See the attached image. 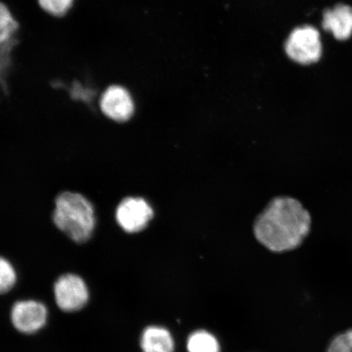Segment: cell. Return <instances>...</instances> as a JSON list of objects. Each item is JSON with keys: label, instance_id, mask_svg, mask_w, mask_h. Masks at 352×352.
<instances>
[{"label": "cell", "instance_id": "obj_11", "mask_svg": "<svg viewBox=\"0 0 352 352\" xmlns=\"http://www.w3.org/2000/svg\"><path fill=\"white\" fill-rule=\"evenodd\" d=\"M19 28V22L13 16L10 8L0 1V44L10 41Z\"/></svg>", "mask_w": 352, "mask_h": 352}, {"label": "cell", "instance_id": "obj_10", "mask_svg": "<svg viewBox=\"0 0 352 352\" xmlns=\"http://www.w3.org/2000/svg\"><path fill=\"white\" fill-rule=\"evenodd\" d=\"M187 347L188 352H219L217 338L202 330L191 334L188 338Z\"/></svg>", "mask_w": 352, "mask_h": 352}, {"label": "cell", "instance_id": "obj_2", "mask_svg": "<svg viewBox=\"0 0 352 352\" xmlns=\"http://www.w3.org/2000/svg\"><path fill=\"white\" fill-rule=\"evenodd\" d=\"M52 220L57 230L77 245L87 243L98 226L94 204L77 191L65 190L57 195Z\"/></svg>", "mask_w": 352, "mask_h": 352}, {"label": "cell", "instance_id": "obj_6", "mask_svg": "<svg viewBox=\"0 0 352 352\" xmlns=\"http://www.w3.org/2000/svg\"><path fill=\"white\" fill-rule=\"evenodd\" d=\"M54 294L57 306L67 312L82 309L89 298L85 280L80 276L72 274L63 275L57 279Z\"/></svg>", "mask_w": 352, "mask_h": 352}, {"label": "cell", "instance_id": "obj_5", "mask_svg": "<svg viewBox=\"0 0 352 352\" xmlns=\"http://www.w3.org/2000/svg\"><path fill=\"white\" fill-rule=\"evenodd\" d=\"M285 52L290 59L298 64L318 63L322 54L318 30L310 25L294 29L286 41Z\"/></svg>", "mask_w": 352, "mask_h": 352}, {"label": "cell", "instance_id": "obj_14", "mask_svg": "<svg viewBox=\"0 0 352 352\" xmlns=\"http://www.w3.org/2000/svg\"><path fill=\"white\" fill-rule=\"evenodd\" d=\"M327 352H352V329L334 338Z\"/></svg>", "mask_w": 352, "mask_h": 352}, {"label": "cell", "instance_id": "obj_12", "mask_svg": "<svg viewBox=\"0 0 352 352\" xmlns=\"http://www.w3.org/2000/svg\"><path fill=\"white\" fill-rule=\"evenodd\" d=\"M16 281V272L12 263L0 255V294L10 292Z\"/></svg>", "mask_w": 352, "mask_h": 352}, {"label": "cell", "instance_id": "obj_9", "mask_svg": "<svg viewBox=\"0 0 352 352\" xmlns=\"http://www.w3.org/2000/svg\"><path fill=\"white\" fill-rule=\"evenodd\" d=\"M144 352H173L174 341L170 333L161 327H151L144 329L142 337Z\"/></svg>", "mask_w": 352, "mask_h": 352}, {"label": "cell", "instance_id": "obj_4", "mask_svg": "<svg viewBox=\"0 0 352 352\" xmlns=\"http://www.w3.org/2000/svg\"><path fill=\"white\" fill-rule=\"evenodd\" d=\"M99 109L108 120L125 124L133 118L135 103L129 88L112 85L105 88L99 99Z\"/></svg>", "mask_w": 352, "mask_h": 352}, {"label": "cell", "instance_id": "obj_8", "mask_svg": "<svg viewBox=\"0 0 352 352\" xmlns=\"http://www.w3.org/2000/svg\"><path fill=\"white\" fill-rule=\"evenodd\" d=\"M322 28L331 32L338 41H346L352 34V8L338 4L323 13Z\"/></svg>", "mask_w": 352, "mask_h": 352}, {"label": "cell", "instance_id": "obj_3", "mask_svg": "<svg viewBox=\"0 0 352 352\" xmlns=\"http://www.w3.org/2000/svg\"><path fill=\"white\" fill-rule=\"evenodd\" d=\"M153 217V210L148 201L136 195L123 197L114 211L117 226L127 235L146 230Z\"/></svg>", "mask_w": 352, "mask_h": 352}, {"label": "cell", "instance_id": "obj_13", "mask_svg": "<svg viewBox=\"0 0 352 352\" xmlns=\"http://www.w3.org/2000/svg\"><path fill=\"white\" fill-rule=\"evenodd\" d=\"M38 2L48 15L60 19L72 10L74 0H38Z\"/></svg>", "mask_w": 352, "mask_h": 352}, {"label": "cell", "instance_id": "obj_7", "mask_svg": "<svg viewBox=\"0 0 352 352\" xmlns=\"http://www.w3.org/2000/svg\"><path fill=\"white\" fill-rule=\"evenodd\" d=\"M47 318L46 307L34 300L16 302L11 312L13 325L19 331L24 333L38 331L45 324Z\"/></svg>", "mask_w": 352, "mask_h": 352}, {"label": "cell", "instance_id": "obj_1", "mask_svg": "<svg viewBox=\"0 0 352 352\" xmlns=\"http://www.w3.org/2000/svg\"><path fill=\"white\" fill-rule=\"evenodd\" d=\"M311 228V214L300 201L278 197L258 215L254 231L257 240L268 250L285 252L299 248Z\"/></svg>", "mask_w": 352, "mask_h": 352}]
</instances>
